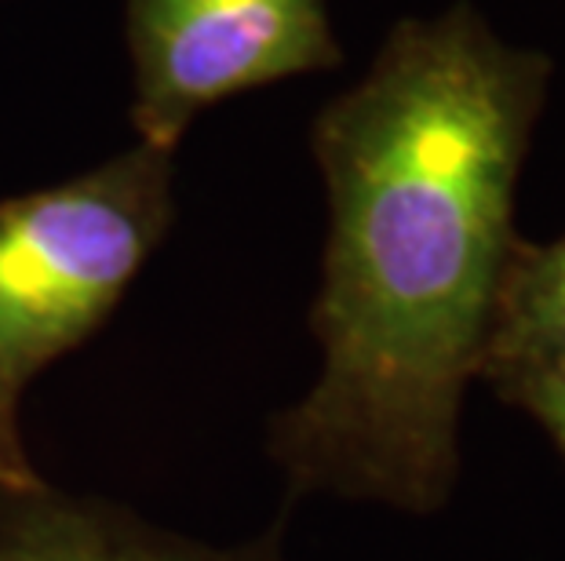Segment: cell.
Here are the masks:
<instances>
[{
	"instance_id": "1",
	"label": "cell",
	"mask_w": 565,
	"mask_h": 561,
	"mask_svg": "<svg viewBox=\"0 0 565 561\" xmlns=\"http://www.w3.org/2000/svg\"><path fill=\"white\" fill-rule=\"evenodd\" d=\"M547 80L544 55L456 4L394 26L369 74L318 114L321 373L267 431L292 496L405 515L449 504Z\"/></svg>"
},
{
	"instance_id": "2",
	"label": "cell",
	"mask_w": 565,
	"mask_h": 561,
	"mask_svg": "<svg viewBox=\"0 0 565 561\" xmlns=\"http://www.w3.org/2000/svg\"><path fill=\"white\" fill-rule=\"evenodd\" d=\"M172 153L131 150L0 201V488L44 482L19 434L30 384L106 325L175 219Z\"/></svg>"
},
{
	"instance_id": "3",
	"label": "cell",
	"mask_w": 565,
	"mask_h": 561,
	"mask_svg": "<svg viewBox=\"0 0 565 561\" xmlns=\"http://www.w3.org/2000/svg\"><path fill=\"white\" fill-rule=\"evenodd\" d=\"M139 142L175 153L209 106L340 63L329 0H128Z\"/></svg>"
},
{
	"instance_id": "4",
	"label": "cell",
	"mask_w": 565,
	"mask_h": 561,
	"mask_svg": "<svg viewBox=\"0 0 565 561\" xmlns=\"http://www.w3.org/2000/svg\"><path fill=\"white\" fill-rule=\"evenodd\" d=\"M0 561H288L274 529L234 551H215L106 499L70 496L38 482L0 488Z\"/></svg>"
},
{
	"instance_id": "5",
	"label": "cell",
	"mask_w": 565,
	"mask_h": 561,
	"mask_svg": "<svg viewBox=\"0 0 565 561\" xmlns=\"http://www.w3.org/2000/svg\"><path fill=\"white\" fill-rule=\"evenodd\" d=\"M565 362V234L514 241L503 267L478 379L489 387L525 368Z\"/></svg>"
},
{
	"instance_id": "6",
	"label": "cell",
	"mask_w": 565,
	"mask_h": 561,
	"mask_svg": "<svg viewBox=\"0 0 565 561\" xmlns=\"http://www.w3.org/2000/svg\"><path fill=\"white\" fill-rule=\"evenodd\" d=\"M489 390L544 427V434L555 441V449L565 460V362L503 376L497 384H489Z\"/></svg>"
}]
</instances>
